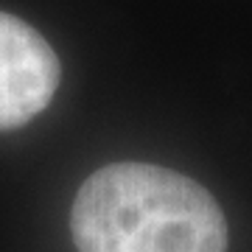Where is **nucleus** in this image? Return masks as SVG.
<instances>
[{"instance_id": "nucleus-1", "label": "nucleus", "mask_w": 252, "mask_h": 252, "mask_svg": "<svg viewBox=\"0 0 252 252\" xmlns=\"http://www.w3.org/2000/svg\"><path fill=\"white\" fill-rule=\"evenodd\" d=\"M79 252H227V221L199 182L162 165L112 162L90 174L70 210Z\"/></svg>"}, {"instance_id": "nucleus-2", "label": "nucleus", "mask_w": 252, "mask_h": 252, "mask_svg": "<svg viewBox=\"0 0 252 252\" xmlns=\"http://www.w3.org/2000/svg\"><path fill=\"white\" fill-rule=\"evenodd\" d=\"M59 59L45 36L0 11V132L20 129L51 104L59 87Z\"/></svg>"}]
</instances>
